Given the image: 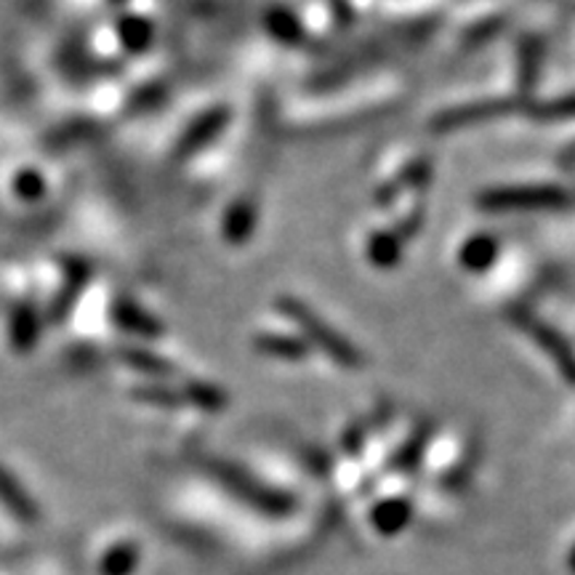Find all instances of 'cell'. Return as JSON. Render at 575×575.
Here are the masks:
<instances>
[{
  "instance_id": "obj_1",
  "label": "cell",
  "mask_w": 575,
  "mask_h": 575,
  "mask_svg": "<svg viewBox=\"0 0 575 575\" xmlns=\"http://www.w3.org/2000/svg\"><path fill=\"white\" fill-rule=\"evenodd\" d=\"M280 310L288 314L290 320H294L296 325H299L301 331H304V336L310 338L314 347L323 349L325 355L331 357L336 366L342 368H360L362 366V357L352 344L347 342V338L342 336L338 331H333L328 323H325L323 318H318L310 307L301 304L299 299H283L280 301Z\"/></svg>"
},
{
  "instance_id": "obj_2",
  "label": "cell",
  "mask_w": 575,
  "mask_h": 575,
  "mask_svg": "<svg viewBox=\"0 0 575 575\" xmlns=\"http://www.w3.org/2000/svg\"><path fill=\"white\" fill-rule=\"evenodd\" d=\"M565 200L560 187L538 184V187H501V190L482 192L477 203L486 211H547Z\"/></svg>"
},
{
  "instance_id": "obj_3",
  "label": "cell",
  "mask_w": 575,
  "mask_h": 575,
  "mask_svg": "<svg viewBox=\"0 0 575 575\" xmlns=\"http://www.w3.org/2000/svg\"><path fill=\"white\" fill-rule=\"evenodd\" d=\"M517 325L528 333V336H532V342H536L543 352L552 357L560 376L571 386H575V352L571 344L565 342V336H562L560 331L549 328V325L541 323L538 318H530V314H519Z\"/></svg>"
},
{
  "instance_id": "obj_4",
  "label": "cell",
  "mask_w": 575,
  "mask_h": 575,
  "mask_svg": "<svg viewBox=\"0 0 575 575\" xmlns=\"http://www.w3.org/2000/svg\"><path fill=\"white\" fill-rule=\"evenodd\" d=\"M229 120V112L221 110V107H216V110H208L205 115H200V118L195 120V125H192L190 131L181 136L179 142V155H190L195 153V149L205 147V144L211 142V139H216L221 133L224 125H227Z\"/></svg>"
},
{
  "instance_id": "obj_5",
  "label": "cell",
  "mask_w": 575,
  "mask_h": 575,
  "mask_svg": "<svg viewBox=\"0 0 575 575\" xmlns=\"http://www.w3.org/2000/svg\"><path fill=\"white\" fill-rule=\"evenodd\" d=\"M506 110V101H480V105L458 107V110L443 112L434 118V131H458L466 129L469 123H480V120L495 118Z\"/></svg>"
},
{
  "instance_id": "obj_6",
  "label": "cell",
  "mask_w": 575,
  "mask_h": 575,
  "mask_svg": "<svg viewBox=\"0 0 575 575\" xmlns=\"http://www.w3.org/2000/svg\"><path fill=\"white\" fill-rule=\"evenodd\" d=\"M495 259H499V240L486 232L466 240L462 251H458V264L466 272H486L488 266H493Z\"/></svg>"
},
{
  "instance_id": "obj_7",
  "label": "cell",
  "mask_w": 575,
  "mask_h": 575,
  "mask_svg": "<svg viewBox=\"0 0 575 575\" xmlns=\"http://www.w3.org/2000/svg\"><path fill=\"white\" fill-rule=\"evenodd\" d=\"M9 333L16 352H29V349L35 347V342H38V333H40L38 312H35L33 307H20V310H14V314H11Z\"/></svg>"
},
{
  "instance_id": "obj_8",
  "label": "cell",
  "mask_w": 575,
  "mask_h": 575,
  "mask_svg": "<svg viewBox=\"0 0 575 575\" xmlns=\"http://www.w3.org/2000/svg\"><path fill=\"white\" fill-rule=\"evenodd\" d=\"M153 35L155 27L147 16L129 14L118 22V38L129 51H144V48H149V44H153Z\"/></svg>"
},
{
  "instance_id": "obj_9",
  "label": "cell",
  "mask_w": 575,
  "mask_h": 575,
  "mask_svg": "<svg viewBox=\"0 0 575 575\" xmlns=\"http://www.w3.org/2000/svg\"><path fill=\"white\" fill-rule=\"evenodd\" d=\"M253 221H256V208H253L248 200H240L232 208L227 211V219H224V238L229 243H243L251 238Z\"/></svg>"
},
{
  "instance_id": "obj_10",
  "label": "cell",
  "mask_w": 575,
  "mask_h": 575,
  "mask_svg": "<svg viewBox=\"0 0 575 575\" xmlns=\"http://www.w3.org/2000/svg\"><path fill=\"white\" fill-rule=\"evenodd\" d=\"M115 320H118L120 328L136 333V336H157L160 333V325L155 323L153 314H147L142 307L133 304V301H120L115 307Z\"/></svg>"
},
{
  "instance_id": "obj_11",
  "label": "cell",
  "mask_w": 575,
  "mask_h": 575,
  "mask_svg": "<svg viewBox=\"0 0 575 575\" xmlns=\"http://www.w3.org/2000/svg\"><path fill=\"white\" fill-rule=\"evenodd\" d=\"M368 259L379 266V269H392L403 259V240L395 232H376L368 240Z\"/></svg>"
},
{
  "instance_id": "obj_12",
  "label": "cell",
  "mask_w": 575,
  "mask_h": 575,
  "mask_svg": "<svg viewBox=\"0 0 575 575\" xmlns=\"http://www.w3.org/2000/svg\"><path fill=\"white\" fill-rule=\"evenodd\" d=\"M256 347L269 357H283V360H299L307 355V344L296 342L288 336H275V333H264L256 338Z\"/></svg>"
},
{
  "instance_id": "obj_13",
  "label": "cell",
  "mask_w": 575,
  "mask_h": 575,
  "mask_svg": "<svg viewBox=\"0 0 575 575\" xmlns=\"http://www.w3.org/2000/svg\"><path fill=\"white\" fill-rule=\"evenodd\" d=\"M266 29H269L277 40H286V44H294V40L301 38L299 22H296L286 9H272L269 14H266Z\"/></svg>"
},
{
  "instance_id": "obj_14",
  "label": "cell",
  "mask_w": 575,
  "mask_h": 575,
  "mask_svg": "<svg viewBox=\"0 0 575 575\" xmlns=\"http://www.w3.org/2000/svg\"><path fill=\"white\" fill-rule=\"evenodd\" d=\"M14 192L24 203H35V200L46 195V179L40 177V173H35L33 168H24L22 173H16Z\"/></svg>"
},
{
  "instance_id": "obj_15",
  "label": "cell",
  "mask_w": 575,
  "mask_h": 575,
  "mask_svg": "<svg viewBox=\"0 0 575 575\" xmlns=\"http://www.w3.org/2000/svg\"><path fill=\"white\" fill-rule=\"evenodd\" d=\"M187 395H190L192 403L200 405V408H205V410H221L224 405H227V395L211 384H192Z\"/></svg>"
},
{
  "instance_id": "obj_16",
  "label": "cell",
  "mask_w": 575,
  "mask_h": 575,
  "mask_svg": "<svg viewBox=\"0 0 575 575\" xmlns=\"http://www.w3.org/2000/svg\"><path fill=\"white\" fill-rule=\"evenodd\" d=\"M123 357L131 362L133 368H139V371H144V373H153V376H166V373H171V368H168L166 362L155 355L139 352V349H129Z\"/></svg>"
},
{
  "instance_id": "obj_17",
  "label": "cell",
  "mask_w": 575,
  "mask_h": 575,
  "mask_svg": "<svg viewBox=\"0 0 575 575\" xmlns=\"http://www.w3.org/2000/svg\"><path fill=\"white\" fill-rule=\"evenodd\" d=\"M538 118H543V120L575 118V94L562 96V99H554V101H547V105L538 110Z\"/></svg>"
},
{
  "instance_id": "obj_18",
  "label": "cell",
  "mask_w": 575,
  "mask_h": 575,
  "mask_svg": "<svg viewBox=\"0 0 575 575\" xmlns=\"http://www.w3.org/2000/svg\"><path fill=\"white\" fill-rule=\"evenodd\" d=\"M136 397L144 399V403H160V405H166V408H171V405H177L181 399L179 395H173V392L155 390V386H147V390L136 392Z\"/></svg>"
}]
</instances>
